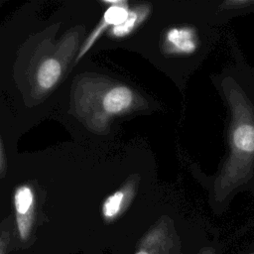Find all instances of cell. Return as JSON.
<instances>
[{
  "instance_id": "1",
  "label": "cell",
  "mask_w": 254,
  "mask_h": 254,
  "mask_svg": "<svg viewBox=\"0 0 254 254\" xmlns=\"http://www.w3.org/2000/svg\"><path fill=\"white\" fill-rule=\"evenodd\" d=\"M233 120L230 127V158L223 170V183L237 181L254 159V119L248 105L233 102Z\"/></svg>"
},
{
  "instance_id": "2",
  "label": "cell",
  "mask_w": 254,
  "mask_h": 254,
  "mask_svg": "<svg viewBox=\"0 0 254 254\" xmlns=\"http://www.w3.org/2000/svg\"><path fill=\"white\" fill-rule=\"evenodd\" d=\"M14 208L17 249H27L33 244L36 222V198L30 186L22 185L16 189L14 192Z\"/></svg>"
},
{
  "instance_id": "3",
  "label": "cell",
  "mask_w": 254,
  "mask_h": 254,
  "mask_svg": "<svg viewBox=\"0 0 254 254\" xmlns=\"http://www.w3.org/2000/svg\"><path fill=\"white\" fill-rule=\"evenodd\" d=\"M135 102L134 92L125 85H113L102 92L99 119L105 120L110 116L128 111ZM99 104L95 105L97 108Z\"/></svg>"
},
{
  "instance_id": "4",
  "label": "cell",
  "mask_w": 254,
  "mask_h": 254,
  "mask_svg": "<svg viewBox=\"0 0 254 254\" xmlns=\"http://www.w3.org/2000/svg\"><path fill=\"white\" fill-rule=\"evenodd\" d=\"M104 3L110 4V6L105 11L100 23L97 25V27L94 29V31L87 38L85 44L82 46V49L80 50L77 60H79L90 49V47L94 44V42L97 40V38L108 27L112 28V27L122 24L127 19L128 15H129L130 8L126 1H112V2L105 1Z\"/></svg>"
},
{
  "instance_id": "5",
  "label": "cell",
  "mask_w": 254,
  "mask_h": 254,
  "mask_svg": "<svg viewBox=\"0 0 254 254\" xmlns=\"http://www.w3.org/2000/svg\"><path fill=\"white\" fill-rule=\"evenodd\" d=\"M171 245L168 226L160 221L142 236L133 254H170Z\"/></svg>"
},
{
  "instance_id": "6",
  "label": "cell",
  "mask_w": 254,
  "mask_h": 254,
  "mask_svg": "<svg viewBox=\"0 0 254 254\" xmlns=\"http://www.w3.org/2000/svg\"><path fill=\"white\" fill-rule=\"evenodd\" d=\"M135 190V182L130 181L105 198L102 203L101 212L106 223L113 222L125 212L134 197Z\"/></svg>"
},
{
  "instance_id": "7",
  "label": "cell",
  "mask_w": 254,
  "mask_h": 254,
  "mask_svg": "<svg viewBox=\"0 0 254 254\" xmlns=\"http://www.w3.org/2000/svg\"><path fill=\"white\" fill-rule=\"evenodd\" d=\"M197 47L195 33L190 28H172L164 40V50L169 54H191Z\"/></svg>"
},
{
  "instance_id": "8",
  "label": "cell",
  "mask_w": 254,
  "mask_h": 254,
  "mask_svg": "<svg viewBox=\"0 0 254 254\" xmlns=\"http://www.w3.org/2000/svg\"><path fill=\"white\" fill-rule=\"evenodd\" d=\"M151 8L149 5H139L130 9L127 19L120 25L110 28V35L114 38H124L136 30L148 17Z\"/></svg>"
},
{
  "instance_id": "9",
  "label": "cell",
  "mask_w": 254,
  "mask_h": 254,
  "mask_svg": "<svg viewBox=\"0 0 254 254\" xmlns=\"http://www.w3.org/2000/svg\"><path fill=\"white\" fill-rule=\"evenodd\" d=\"M62 74V64L54 58L47 59L39 66L36 74V81L42 90L53 88L59 81Z\"/></svg>"
},
{
  "instance_id": "10",
  "label": "cell",
  "mask_w": 254,
  "mask_h": 254,
  "mask_svg": "<svg viewBox=\"0 0 254 254\" xmlns=\"http://www.w3.org/2000/svg\"><path fill=\"white\" fill-rule=\"evenodd\" d=\"M13 250H17L16 227L0 225V254H8Z\"/></svg>"
},
{
  "instance_id": "11",
  "label": "cell",
  "mask_w": 254,
  "mask_h": 254,
  "mask_svg": "<svg viewBox=\"0 0 254 254\" xmlns=\"http://www.w3.org/2000/svg\"><path fill=\"white\" fill-rule=\"evenodd\" d=\"M254 4V1H250V0H238V1H226L224 2L221 7H223L222 9H233V8H238V7H242V6H248Z\"/></svg>"
},
{
  "instance_id": "12",
  "label": "cell",
  "mask_w": 254,
  "mask_h": 254,
  "mask_svg": "<svg viewBox=\"0 0 254 254\" xmlns=\"http://www.w3.org/2000/svg\"><path fill=\"white\" fill-rule=\"evenodd\" d=\"M6 171V163H5V156L3 153V148L0 142V176H3Z\"/></svg>"
}]
</instances>
